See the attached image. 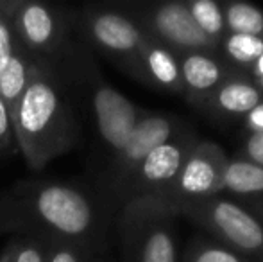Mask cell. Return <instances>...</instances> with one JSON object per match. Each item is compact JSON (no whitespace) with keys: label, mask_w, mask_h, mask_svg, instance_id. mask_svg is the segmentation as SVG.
<instances>
[{"label":"cell","mask_w":263,"mask_h":262,"mask_svg":"<svg viewBox=\"0 0 263 262\" xmlns=\"http://www.w3.org/2000/svg\"><path fill=\"white\" fill-rule=\"evenodd\" d=\"M2 234L68 242L97 252L106 234V201L77 183L20 180L0 190Z\"/></svg>","instance_id":"1"},{"label":"cell","mask_w":263,"mask_h":262,"mask_svg":"<svg viewBox=\"0 0 263 262\" xmlns=\"http://www.w3.org/2000/svg\"><path fill=\"white\" fill-rule=\"evenodd\" d=\"M220 190H228L238 196H263V169L247 158L228 160L222 172Z\"/></svg>","instance_id":"16"},{"label":"cell","mask_w":263,"mask_h":262,"mask_svg":"<svg viewBox=\"0 0 263 262\" xmlns=\"http://www.w3.org/2000/svg\"><path fill=\"white\" fill-rule=\"evenodd\" d=\"M179 131L176 119L165 113L143 112L135 130L131 131L125 146L106 164L101 172V187L106 205H113L118 189L124 185L133 171L143 162V158L153 153L158 146L168 142Z\"/></svg>","instance_id":"10"},{"label":"cell","mask_w":263,"mask_h":262,"mask_svg":"<svg viewBox=\"0 0 263 262\" xmlns=\"http://www.w3.org/2000/svg\"><path fill=\"white\" fill-rule=\"evenodd\" d=\"M0 262H11V248H9V244L4 246V250L0 252Z\"/></svg>","instance_id":"30"},{"label":"cell","mask_w":263,"mask_h":262,"mask_svg":"<svg viewBox=\"0 0 263 262\" xmlns=\"http://www.w3.org/2000/svg\"><path fill=\"white\" fill-rule=\"evenodd\" d=\"M118 212V235L125 262H179L176 216L159 198H135Z\"/></svg>","instance_id":"4"},{"label":"cell","mask_w":263,"mask_h":262,"mask_svg":"<svg viewBox=\"0 0 263 262\" xmlns=\"http://www.w3.org/2000/svg\"><path fill=\"white\" fill-rule=\"evenodd\" d=\"M186 6L197 27L220 47V42L226 34L224 13L220 4L213 0H190L186 2Z\"/></svg>","instance_id":"18"},{"label":"cell","mask_w":263,"mask_h":262,"mask_svg":"<svg viewBox=\"0 0 263 262\" xmlns=\"http://www.w3.org/2000/svg\"><path fill=\"white\" fill-rule=\"evenodd\" d=\"M18 153L14 124L6 102L0 97V158H11Z\"/></svg>","instance_id":"22"},{"label":"cell","mask_w":263,"mask_h":262,"mask_svg":"<svg viewBox=\"0 0 263 262\" xmlns=\"http://www.w3.org/2000/svg\"><path fill=\"white\" fill-rule=\"evenodd\" d=\"M20 43L16 40L11 24L6 18L0 16V72L6 68V65L11 61V58L20 50Z\"/></svg>","instance_id":"24"},{"label":"cell","mask_w":263,"mask_h":262,"mask_svg":"<svg viewBox=\"0 0 263 262\" xmlns=\"http://www.w3.org/2000/svg\"><path fill=\"white\" fill-rule=\"evenodd\" d=\"M86 262H106L104 259H101V257H90Z\"/></svg>","instance_id":"31"},{"label":"cell","mask_w":263,"mask_h":262,"mask_svg":"<svg viewBox=\"0 0 263 262\" xmlns=\"http://www.w3.org/2000/svg\"><path fill=\"white\" fill-rule=\"evenodd\" d=\"M145 36L168 49L177 58L190 53H213L218 47L192 18L186 2H161L147 6H122Z\"/></svg>","instance_id":"8"},{"label":"cell","mask_w":263,"mask_h":262,"mask_svg":"<svg viewBox=\"0 0 263 262\" xmlns=\"http://www.w3.org/2000/svg\"><path fill=\"white\" fill-rule=\"evenodd\" d=\"M32 68H34V60L24 49H20L0 72V97L6 102L11 117L14 115V110L31 81Z\"/></svg>","instance_id":"15"},{"label":"cell","mask_w":263,"mask_h":262,"mask_svg":"<svg viewBox=\"0 0 263 262\" xmlns=\"http://www.w3.org/2000/svg\"><path fill=\"white\" fill-rule=\"evenodd\" d=\"M7 244L11 248V262H49L47 241L29 235H14Z\"/></svg>","instance_id":"20"},{"label":"cell","mask_w":263,"mask_h":262,"mask_svg":"<svg viewBox=\"0 0 263 262\" xmlns=\"http://www.w3.org/2000/svg\"><path fill=\"white\" fill-rule=\"evenodd\" d=\"M253 70H254V74H256L258 77L261 79V83H263V54H261V58L256 61V65L253 66Z\"/></svg>","instance_id":"29"},{"label":"cell","mask_w":263,"mask_h":262,"mask_svg":"<svg viewBox=\"0 0 263 262\" xmlns=\"http://www.w3.org/2000/svg\"><path fill=\"white\" fill-rule=\"evenodd\" d=\"M135 79L145 86L156 88V90L183 94L177 56L163 45H159L158 42L151 40L149 36L140 49L138 70H136Z\"/></svg>","instance_id":"12"},{"label":"cell","mask_w":263,"mask_h":262,"mask_svg":"<svg viewBox=\"0 0 263 262\" xmlns=\"http://www.w3.org/2000/svg\"><path fill=\"white\" fill-rule=\"evenodd\" d=\"M261 102L263 97L258 84L242 79V77H228L201 104L220 115L247 117Z\"/></svg>","instance_id":"14"},{"label":"cell","mask_w":263,"mask_h":262,"mask_svg":"<svg viewBox=\"0 0 263 262\" xmlns=\"http://www.w3.org/2000/svg\"><path fill=\"white\" fill-rule=\"evenodd\" d=\"M247 160L263 169V131H251L246 140Z\"/></svg>","instance_id":"25"},{"label":"cell","mask_w":263,"mask_h":262,"mask_svg":"<svg viewBox=\"0 0 263 262\" xmlns=\"http://www.w3.org/2000/svg\"><path fill=\"white\" fill-rule=\"evenodd\" d=\"M174 210L179 216L183 214L194 219L246 260H263V224L240 203L220 196H206L179 203Z\"/></svg>","instance_id":"7"},{"label":"cell","mask_w":263,"mask_h":262,"mask_svg":"<svg viewBox=\"0 0 263 262\" xmlns=\"http://www.w3.org/2000/svg\"><path fill=\"white\" fill-rule=\"evenodd\" d=\"M247 126L251 131H263V102L247 115Z\"/></svg>","instance_id":"27"},{"label":"cell","mask_w":263,"mask_h":262,"mask_svg":"<svg viewBox=\"0 0 263 262\" xmlns=\"http://www.w3.org/2000/svg\"><path fill=\"white\" fill-rule=\"evenodd\" d=\"M20 4H22V0H0V16L6 18L11 24V20H13V16L16 14Z\"/></svg>","instance_id":"26"},{"label":"cell","mask_w":263,"mask_h":262,"mask_svg":"<svg viewBox=\"0 0 263 262\" xmlns=\"http://www.w3.org/2000/svg\"><path fill=\"white\" fill-rule=\"evenodd\" d=\"M177 60H179L183 94H186L192 101L199 104L228 79L222 65L211 54L190 53Z\"/></svg>","instance_id":"13"},{"label":"cell","mask_w":263,"mask_h":262,"mask_svg":"<svg viewBox=\"0 0 263 262\" xmlns=\"http://www.w3.org/2000/svg\"><path fill=\"white\" fill-rule=\"evenodd\" d=\"M183 262H247L242 255L224 244L197 241L190 246Z\"/></svg>","instance_id":"21"},{"label":"cell","mask_w":263,"mask_h":262,"mask_svg":"<svg viewBox=\"0 0 263 262\" xmlns=\"http://www.w3.org/2000/svg\"><path fill=\"white\" fill-rule=\"evenodd\" d=\"M76 29L91 54H101L131 77L136 76L145 32L122 6L86 4L73 7Z\"/></svg>","instance_id":"5"},{"label":"cell","mask_w":263,"mask_h":262,"mask_svg":"<svg viewBox=\"0 0 263 262\" xmlns=\"http://www.w3.org/2000/svg\"><path fill=\"white\" fill-rule=\"evenodd\" d=\"M68 92L86 101L99 144L107 153L109 162L125 146L143 112L120 90L107 83L93 56L84 63Z\"/></svg>","instance_id":"6"},{"label":"cell","mask_w":263,"mask_h":262,"mask_svg":"<svg viewBox=\"0 0 263 262\" xmlns=\"http://www.w3.org/2000/svg\"><path fill=\"white\" fill-rule=\"evenodd\" d=\"M11 27L22 49L36 63L52 70L66 88L76 83L83 65L93 56L77 34L73 7L22 0Z\"/></svg>","instance_id":"3"},{"label":"cell","mask_w":263,"mask_h":262,"mask_svg":"<svg viewBox=\"0 0 263 262\" xmlns=\"http://www.w3.org/2000/svg\"><path fill=\"white\" fill-rule=\"evenodd\" d=\"M229 158L213 142H195L184 160L172 187L161 199L170 206L179 203L217 196L220 193V180Z\"/></svg>","instance_id":"11"},{"label":"cell","mask_w":263,"mask_h":262,"mask_svg":"<svg viewBox=\"0 0 263 262\" xmlns=\"http://www.w3.org/2000/svg\"><path fill=\"white\" fill-rule=\"evenodd\" d=\"M251 212L258 217V221L263 224V198H256V201L251 203Z\"/></svg>","instance_id":"28"},{"label":"cell","mask_w":263,"mask_h":262,"mask_svg":"<svg viewBox=\"0 0 263 262\" xmlns=\"http://www.w3.org/2000/svg\"><path fill=\"white\" fill-rule=\"evenodd\" d=\"M18 153L32 171L76 149L81 124L65 84L52 70L36 63L13 115Z\"/></svg>","instance_id":"2"},{"label":"cell","mask_w":263,"mask_h":262,"mask_svg":"<svg viewBox=\"0 0 263 262\" xmlns=\"http://www.w3.org/2000/svg\"><path fill=\"white\" fill-rule=\"evenodd\" d=\"M220 47L226 56H229V60H233L235 63L254 66L263 54V38L247 34H224Z\"/></svg>","instance_id":"19"},{"label":"cell","mask_w":263,"mask_h":262,"mask_svg":"<svg viewBox=\"0 0 263 262\" xmlns=\"http://www.w3.org/2000/svg\"><path fill=\"white\" fill-rule=\"evenodd\" d=\"M49 262H86L93 253L68 242H47Z\"/></svg>","instance_id":"23"},{"label":"cell","mask_w":263,"mask_h":262,"mask_svg":"<svg viewBox=\"0 0 263 262\" xmlns=\"http://www.w3.org/2000/svg\"><path fill=\"white\" fill-rule=\"evenodd\" d=\"M226 34H247L263 38V11L246 2H231L222 7Z\"/></svg>","instance_id":"17"},{"label":"cell","mask_w":263,"mask_h":262,"mask_svg":"<svg viewBox=\"0 0 263 262\" xmlns=\"http://www.w3.org/2000/svg\"><path fill=\"white\" fill-rule=\"evenodd\" d=\"M0 235H2V226H0Z\"/></svg>","instance_id":"32"},{"label":"cell","mask_w":263,"mask_h":262,"mask_svg":"<svg viewBox=\"0 0 263 262\" xmlns=\"http://www.w3.org/2000/svg\"><path fill=\"white\" fill-rule=\"evenodd\" d=\"M195 140L188 131L179 130L168 142L158 146L143 162L129 174L124 185L118 189L113 205L120 208L125 201L135 198H159L161 199L172 187L184 160L190 154Z\"/></svg>","instance_id":"9"}]
</instances>
